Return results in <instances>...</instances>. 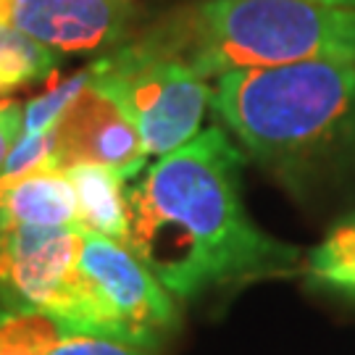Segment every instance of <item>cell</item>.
<instances>
[{
	"label": "cell",
	"mask_w": 355,
	"mask_h": 355,
	"mask_svg": "<svg viewBox=\"0 0 355 355\" xmlns=\"http://www.w3.org/2000/svg\"><path fill=\"white\" fill-rule=\"evenodd\" d=\"M242 150L221 127L200 129L127 187V245L174 300L287 277L300 250L266 234L242 203Z\"/></svg>",
	"instance_id": "1"
},
{
	"label": "cell",
	"mask_w": 355,
	"mask_h": 355,
	"mask_svg": "<svg viewBox=\"0 0 355 355\" xmlns=\"http://www.w3.org/2000/svg\"><path fill=\"white\" fill-rule=\"evenodd\" d=\"M211 108L255 164L295 195L355 161V61L232 71L216 79Z\"/></svg>",
	"instance_id": "2"
},
{
	"label": "cell",
	"mask_w": 355,
	"mask_h": 355,
	"mask_svg": "<svg viewBox=\"0 0 355 355\" xmlns=\"http://www.w3.org/2000/svg\"><path fill=\"white\" fill-rule=\"evenodd\" d=\"M135 37L203 79L318 58L355 61V8L313 0H195L142 24Z\"/></svg>",
	"instance_id": "3"
},
{
	"label": "cell",
	"mask_w": 355,
	"mask_h": 355,
	"mask_svg": "<svg viewBox=\"0 0 355 355\" xmlns=\"http://www.w3.org/2000/svg\"><path fill=\"white\" fill-rule=\"evenodd\" d=\"M89 66L92 79L137 127L150 158L177 150L200 132L214 87L179 58L132 37Z\"/></svg>",
	"instance_id": "4"
},
{
	"label": "cell",
	"mask_w": 355,
	"mask_h": 355,
	"mask_svg": "<svg viewBox=\"0 0 355 355\" xmlns=\"http://www.w3.org/2000/svg\"><path fill=\"white\" fill-rule=\"evenodd\" d=\"M82 334L155 350L177 331L174 295L132 255L127 245L85 227Z\"/></svg>",
	"instance_id": "5"
},
{
	"label": "cell",
	"mask_w": 355,
	"mask_h": 355,
	"mask_svg": "<svg viewBox=\"0 0 355 355\" xmlns=\"http://www.w3.org/2000/svg\"><path fill=\"white\" fill-rule=\"evenodd\" d=\"M82 224L0 227V303L51 313L82 334Z\"/></svg>",
	"instance_id": "6"
},
{
	"label": "cell",
	"mask_w": 355,
	"mask_h": 355,
	"mask_svg": "<svg viewBox=\"0 0 355 355\" xmlns=\"http://www.w3.org/2000/svg\"><path fill=\"white\" fill-rule=\"evenodd\" d=\"M137 0H6L3 26H11L55 53H108L140 29Z\"/></svg>",
	"instance_id": "7"
},
{
	"label": "cell",
	"mask_w": 355,
	"mask_h": 355,
	"mask_svg": "<svg viewBox=\"0 0 355 355\" xmlns=\"http://www.w3.org/2000/svg\"><path fill=\"white\" fill-rule=\"evenodd\" d=\"M51 135L53 166L58 171L79 164H98L137 179L150 158L137 127L95 79H89L87 87L76 95Z\"/></svg>",
	"instance_id": "8"
},
{
	"label": "cell",
	"mask_w": 355,
	"mask_h": 355,
	"mask_svg": "<svg viewBox=\"0 0 355 355\" xmlns=\"http://www.w3.org/2000/svg\"><path fill=\"white\" fill-rule=\"evenodd\" d=\"M19 224H79L76 195L66 171L45 168L21 177H0V227Z\"/></svg>",
	"instance_id": "9"
},
{
	"label": "cell",
	"mask_w": 355,
	"mask_h": 355,
	"mask_svg": "<svg viewBox=\"0 0 355 355\" xmlns=\"http://www.w3.org/2000/svg\"><path fill=\"white\" fill-rule=\"evenodd\" d=\"M76 195V221L116 242H127L129 177L111 166L79 164L66 168Z\"/></svg>",
	"instance_id": "10"
},
{
	"label": "cell",
	"mask_w": 355,
	"mask_h": 355,
	"mask_svg": "<svg viewBox=\"0 0 355 355\" xmlns=\"http://www.w3.org/2000/svg\"><path fill=\"white\" fill-rule=\"evenodd\" d=\"M305 277L313 287L355 300V214L343 218L308 253Z\"/></svg>",
	"instance_id": "11"
},
{
	"label": "cell",
	"mask_w": 355,
	"mask_h": 355,
	"mask_svg": "<svg viewBox=\"0 0 355 355\" xmlns=\"http://www.w3.org/2000/svg\"><path fill=\"white\" fill-rule=\"evenodd\" d=\"M71 329L51 313L0 303V355H51Z\"/></svg>",
	"instance_id": "12"
},
{
	"label": "cell",
	"mask_w": 355,
	"mask_h": 355,
	"mask_svg": "<svg viewBox=\"0 0 355 355\" xmlns=\"http://www.w3.org/2000/svg\"><path fill=\"white\" fill-rule=\"evenodd\" d=\"M58 53L0 24V95L42 82L55 71Z\"/></svg>",
	"instance_id": "13"
},
{
	"label": "cell",
	"mask_w": 355,
	"mask_h": 355,
	"mask_svg": "<svg viewBox=\"0 0 355 355\" xmlns=\"http://www.w3.org/2000/svg\"><path fill=\"white\" fill-rule=\"evenodd\" d=\"M92 79V66H85L82 71L61 79L55 87H51L45 95L35 101L24 103V124H21V137L32 135H45L55 127V121L64 116V111L74 103V98L89 85Z\"/></svg>",
	"instance_id": "14"
},
{
	"label": "cell",
	"mask_w": 355,
	"mask_h": 355,
	"mask_svg": "<svg viewBox=\"0 0 355 355\" xmlns=\"http://www.w3.org/2000/svg\"><path fill=\"white\" fill-rule=\"evenodd\" d=\"M51 355H148V350L127 343H116V340H108V337L71 331L53 347Z\"/></svg>",
	"instance_id": "15"
},
{
	"label": "cell",
	"mask_w": 355,
	"mask_h": 355,
	"mask_svg": "<svg viewBox=\"0 0 355 355\" xmlns=\"http://www.w3.org/2000/svg\"><path fill=\"white\" fill-rule=\"evenodd\" d=\"M21 124H24V103L0 101V171L21 137Z\"/></svg>",
	"instance_id": "16"
},
{
	"label": "cell",
	"mask_w": 355,
	"mask_h": 355,
	"mask_svg": "<svg viewBox=\"0 0 355 355\" xmlns=\"http://www.w3.org/2000/svg\"><path fill=\"white\" fill-rule=\"evenodd\" d=\"M313 3H327V6H343V8H355V0H313Z\"/></svg>",
	"instance_id": "17"
},
{
	"label": "cell",
	"mask_w": 355,
	"mask_h": 355,
	"mask_svg": "<svg viewBox=\"0 0 355 355\" xmlns=\"http://www.w3.org/2000/svg\"><path fill=\"white\" fill-rule=\"evenodd\" d=\"M3 11H6V0H0V21H3Z\"/></svg>",
	"instance_id": "18"
}]
</instances>
